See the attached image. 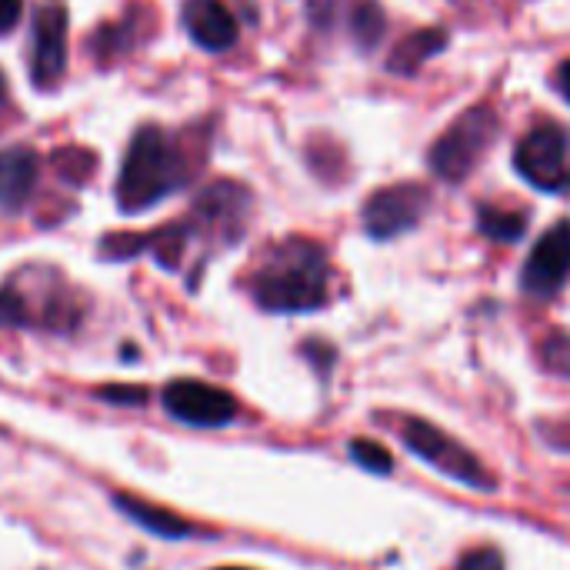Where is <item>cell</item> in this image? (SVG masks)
Returning a JSON list of instances; mask_svg holds the SVG:
<instances>
[{
	"label": "cell",
	"instance_id": "obj_1",
	"mask_svg": "<svg viewBox=\"0 0 570 570\" xmlns=\"http://www.w3.org/2000/svg\"><path fill=\"white\" fill-rule=\"evenodd\" d=\"M250 294L271 314H307L324 307L331 294V267L324 250L307 237L281 240L254 271Z\"/></svg>",
	"mask_w": 570,
	"mask_h": 570
},
{
	"label": "cell",
	"instance_id": "obj_2",
	"mask_svg": "<svg viewBox=\"0 0 570 570\" xmlns=\"http://www.w3.org/2000/svg\"><path fill=\"white\" fill-rule=\"evenodd\" d=\"M184 180L187 164L180 147L160 127H144L127 147L117 180V204L124 214H140L184 187Z\"/></svg>",
	"mask_w": 570,
	"mask_h": 570
},
{
	"label": "cell",
	"instance_id": "obj_3",
	"mask_svg": "<svg viewBox=\"0 0 570 570\" xmlns=\"http://www.w3.org/2000/svg\"><path fill=\"white\" fill-rule=\"evenodd\" d=\"M0 324L73 331L80 324L77 294L63 284L57 271H43V267L17 271L0 287Z\"/></svg>",
	"mask_w": 570,
	"mask_h": 570
},
{
	"label": "cell",
	"instance_id": "obj_4",
	"mask_svg": "<svg viewBox=\"0 0 570 570\" xmlns=\"http://www.w3.org/2000/svg\"><path fill=\"white\" fill-rule=\"evenodd\" d=\"M401 441L411 454H417L424 464H431L444 478H451L471 491H481V494L498 491V478L491 474V468H484V461L474 451H468L461 441H454L448 431L434 428L431 421H421V417L404 421Z\"/></svg>",
	"mask_w": 570,
	"mask_h": 570
},
{
	"label": "cell",
	"instance_id": "obj_5",
	"mask_svg": "<svg viewBox=\"0 0 570 570\" xmlns=\"http://www.w3.org/2000/svg\"><path fill=\"white\" fill-rule=\"evenodd\" d=\"M494 137H498V114H494V107L491 104L471 107L431 147V167H434V174H441L444 180L468 177L481 164V157L494 144Z\"/></svg>",
	"mask_w": 570,
	"mask_h": 570
},
{
	"label": "cell",
	"instance_id": "obj_6",
	"mask_svg": "<svg viewBox=\"0 0 570 570\" xmlns=\"http://www.w3.org/2000/svg\"><path fill=\"white\" fill-rule=\"evenodd\" d=\"M514 167L518 174L538 187V190H548V194H558L570 184V160H568V134L558 127V124H544V127H534L518 154H514Z\"/></svg>",
	"mask_w": 570,
	"mask_h": 570
},
{
	"label": "cell",
	"instance_id": "obj_7",
	"mask_svg": "<svg viewBox=\"0 0 570 570\" xmlns=\"http://www.w3.org/2000/svg\"><path fill=\"white\" fill-rule=\"evenodd\" d=\"M160 401L174 421L190 424V428H224L237 417L234 394L204 381H170Z\"/></svg>",
	"mask_w": 570,
	"mask_h": 570
},
{
	"label": "cell",
	"instance_id": "obj_8",
	"mask_svg": "<svg viewBox=\"0 0 570 570\" xmlns=\"http://www.w3.org/2000/svg\"><path fill=\"white\" fill-rule=\"evenodd\" d=\"M431 204V194L421 184H394L377 190L364 204V227L377 240H391L411 227L421 224L424 210Z\"/></svg>",
	"mask_w": 570,
	"mask_h": 570
},
{
	"label": "cell",
	"instance_id": "obj_9",
	"mask_svg": "<svg viewBox=\"0 0 570 570\" xmlns=\"http://www.w3.org/2000/svg\"><path fill=\"white\" fill-rule=\"evenodd\" d=\"M570 281V224L551 227L531 250L524 274H521V287L531 297H554Z\"/></svg>",
	"mask_w": 570,
	"mask_h": 570
},
{
	"label": "cell",
	"instance_id": "obj_10",
	"mask_svg": "<svg viewBox=\"0 0 570 570\" xmlns=\"http://www.w3.org/2000/svg\"><path fill=\"white\" fill-rule=\"evenodd\" d=\"M63 67H67V10L60 3H43L33 17L30 77L37 87H53Z\"/></svg>",
	"mask_w": 570,
	"mask_h": 570
},
{
	"label": "cell",
	"instance_id": "obj_11",
	"mask_svg": "<svg viewBox=\"0 0 570 570\" xmlns=\"http://www.w3.org/2000/svg\"><path fill=\"white\" fill-rule=\"evenodd\" d=\"M180 20L190 40L210 53L230 50L237 43V20L224 0H184Z\"/></svg>",
	"mask_w": 570,
	"mask_h": 570
},
{
	"label": "cell",
	"instance_id": "obj_12",
	"mask_svg": "<svg viewBox=\"0 0 570 570\" xmlns=\"http://www.w3.org/2000/svg\"><path fill=\"white\" fill-rule=\"evenodd\" d=\"M37 187V154L30 147L0 150V207L17 210Z\"/></svg>",
	"mask_w": 570,
	"mask_h": 570
},
{
	"label": "cell",
	"instance_id": "obj_13",
	"mask_svg": "<svg viewBox=\"0 0 570 570\" xmlns=\"http://www.w3.org/2000/svg\"><path fill=\"white\" fill-rule=\"evenodd\" d=\"M114 504H117V511H124L134 524H140L144 531H150V534H157V538L180 541V538L197 534L194 524H187L180 514H170V511H164V508H154V504L140 501V498H134V494H117Z\"/></svg>",
	"mask_w": 570,
	"mask_h": 570
},
{
	"label": "cell",
	"instance_id": "obj_14",
	"mask_svg": "<svg viewBox=\"0 0 570 570\" xmlns=\"http://www.w3.org/2000/svg\"><path fill=\"white\" fill-rule=\"evenodd\" d=\"M444 47H448V33H444V30H438V27L417 30V33L404 37V40L394 47L387 67H391L394 73H414V70H421L424 60H431V57H434L438 50H444Z\"/></svg>",
	"mask_w": 570,
	"mask_h": 570
},
{
	"label": "cell",
	"instance_id": "obj_15",
	"mask_svg": "<svg viewBox=\"0 0 570 570\" xmlns=\"http://www.w3.org/2000/svg\"><path fill=\"white\" fill-rule=\"evenodd\" d=\"M478 227L484 237L498 240V244H511V240H521L524 230H528V214L521 210H501V207H481L478 210Z\"/></svg>",
	"mask_w": 570,
	"mask_h": 570
},
{
	"label": "cell",
	"instance_id": "obj_16",
	"mask_svg": "<svg viewBox=\"0 0 570 570\" xmlns=\"http://www.w3.org/2000/svg\"><path fill=\"white\" fill-rule=\"evenodd\" d=\"M351 458L357 461V468L371 471V474H391L394 471V458L384 444L367 441V438H354L351 441Z\"/></svg>",
	"mask_w": 570,
	"mask_h": 570
},
{
	"label": "cell",
	"instance_id": "obj_17",
	"mask_svg": "<svg viewBox=\"0 0 570 570\" xmlns=\"http://www.w3.org/2000/svg\"><path fill=\"white\" fill-rule=\"evenodd\" d=\"M454 570H504V554L498 548H474V551L461 554Z\"/></svg>",
	"mask_w": 570,
	"mask_h": 570
},
{
	"label": "cell",
	"instance_id": "obj_18",
	"mask_svg": "<svg viewBox=\"0 0 570 570\" xmlns=\"http://www.w3.org/2000/svg\"><path fill=\"white\" fill-rule=\"evenodd\" d=\"M381 27H384V17H381V10L374 7V3H364L361 10H357V17H354V33L371 47L374 40H377V33H381Z\"/></svg>",
	"mask_w": 570,
	"mask_h": 570
},
{
	"label": "cell",
	"instance_id": "obj_19",
	"mask_svg": "<svg viewBox=\"0 0 570 570\" xmlns=\"http://www.w3.org/2000/svg\"><path fill=\"white\" fill-rule=\"evenodd\" d=\"M544 361H548V367H554V371H561V374L570 377V337H554L544 347Z\"/></svg>",
	"mask_w": 570,
	"mask_h": 570
},
{
	"label": "cell",
	"instance_id": "obj_20",
	"mask_svg": "<svg viewBox=\"0 0 570 570\" xmlns=\"http://www.w3.org/2000/svg\"><path fill=\"white\" fill-rule=\"evenodd\" d=\"M20 20V0H0V33H10Z\"/></svg>",
	"mask_w": 570,
	"mask_h": 570
},
{
	"label": "cell",
	"instance_id": "obj_21",
	"mask_svg": "<svg viewBox=\"0 0 570 570\" xmlns=\"http://www.w3.org/2000/svg\"><path fill=\"white\" fill-rule=\"evenodd\" d=\"M100 397H104V401H114V404H140L147 394H144V391H117V387H104V391H100Z\"/></svg>",
	"mask_w": 570,
	"mask_h": 570
},
{
	"label": "cell",
	"instance_id": "obj_22",
	"mask_svg": "<svg viewBox=\"0 0 570 570\" xmlns=\"http://www.w3.org/2000/svg\"><path fill=\"white\" fill-rule=\"evenodd\" d=\"M558 90L570 100V60L568 63H561V70H558Z\"/></svg>",
	"mask_w": 570,
	"mask_h": 570
},
{
	"label": "cell",
	"instance_id": "obj_23",
	"mask_svg": "<svg viewBox=\"0 0 570 570\" xmlns=\"http://www.w3.org/2000/svg\"><path fill=\"white\" fill-rule=\"evenodd\" d=\"M0 104H3V73H0Z\"/></svg>",
	"mask_w": 570,
	"mask_h": 570
},
{
	"label": "cell",
	"instance_id": "obj_24",
	"mask_svg": "<svg viewBox=\"0 0 570 570\" xmlns=\"http://www.w3.org/2000/svg\"><path fill=\"white\" fill-rule=\"evenodd\" d=\"M217 570H250V568H217Z\"/></svg>",
	"mask_w": 570,
	"mask_h": 570
}]
</instances>
